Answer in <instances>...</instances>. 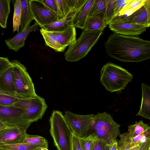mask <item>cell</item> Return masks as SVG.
Returning <instances> with one entry per match:
<instances>
[{
    "mask_svg": "<svg viewBox=\"0 0 150 150\" xmlns=\"http://www.w3.org/2000/svg\"><path fill=\"white\" fill-rule=\"evenodd\" d=\"M39 27L40 26L35 22L33 25L28 27L24 30L19 31L12 38L5 40L6 45L11 50L17 52L25 45V41L29 33L37 30Z\"/></svg>",
    "mask_w": 150,
    "mask_h": 150,
    "instance_id": "13",
    "label": "cell"
},
{
    "mask_svg": "<svg viewBox=\"0 0 150 150\" xmlns=\"http://www.w3.org/2000/svg\"><path fill=\"white\" fill-rule=\"evenodd\" d=\"M120 139L117 142V150H131L135 146L132 145L128 132H125L119 136Z\"/></svg>",
    "mask_w": 150,
    "mask_h": 150,
    "instance_id": "27",
    "label": "cell"
},
{
    "mask_svg": "<svg viewBox=\"0 0 150 150\" xmlns=\"http://www.w3.org/2000/svg\"><path fill=\"white\" fill-rule=\"evenodd\" d=\"M13 68L16 93L28 98L37 95L32 79L24 65L16 59L11 61Z\"/></svg>",
    "mask_w": 150,
    "mask_h": 150,
    "instance_id": "7",
    "label": "cell"
},
{
    "mask_svg": "<svg viewBox=\"0 0 150 150\" xmlns=\"http://www.w3.org/2000/svg\"><path fill=\"white\" fill-rule=\"evenodd\" d=\"M48 148L47 144H32L24 143L0 144V148L6 150H39L40 147Z\"/></svg>",
    "mask_w": 150,
    "mask_h": 150,
    "instance_id": "22",
    "label": "cell"
},
{
    "mask_svg": "<svg viewBox=\"0 0 150 150\" xmlns=\"http://www.w3.org/2000/svg\"><path fill=\"white\" fill-rule=\"evenodd\" d=\"M104 45L109 56L121 62L138 63L150 58V41L137 36L113 33Z\"/></svg>",
    "mask_w": 150,
    "mask_h": 150,
    "instance_id": "1",
    "label": "cell"
},
{
    "mask_svg": "<svg viewBox=\"0 0 150 150\" xmlns=\"http://www.w3.org/2000/svg\"><path fill=\"white\" fill-rule=\"evenodd\" d=\"M72 150H82L80 138L73 134L72 141Z\"/></svg>",
    "mask_w": 150,
    "mask_h": 150,
    "instance_id": "40",
    "label": "cell"
},
{
    "mask_svg": "<svg viewBox=\"0 0 150 150\" xmlns=\"http://www.w3.org/2000/svg\"><path fill=\"white\" fill-rule=\"evenodd\" d=\"M97 138L94 134L80 138L82 150H92L94 142Z\"/></svg>",
    "mask_w": 150,
    "mask_h": 150,
    "instance_id": "29",
    "label": "cell"
},
{
    "mask_svg": "<svg viewBox=\"0 0 150 150\" xmlns=\"http://www.w3.org/2000/svg\"><path fill=\"white\" fill-rule=\"evenodd\" d=\"M132 143L134 146L139 145L150 140V129L144 133L132 138H131Z\"/></svg>",
    "mask_w": 150,
    "mask_h": 150,
    "instance_id": "32",
    "label": "cell"
},
{
    "mask_svg": "<svg viewBox=\"0 0 150 150\" xmlns=\"http://www.w3.org/2000/svg\"><path fill=\"white\" fill-rule=\"evenodd\" d=\"M40 31L46 46L58 52H62L65 50V48L60 44L57 37L52 32L42 28L40 29Z\"/></svg>",
    "mask_w": 150,
    "mask_h": 150,
    "instance_id": "21",
    "label": "cell"
},
{
    "mask_svg": "<svg viewBox=\"0 0 150 150\" xmlns=\"http://www.w3.org/2000/svg\"><path fill=\"white\" fill-rule=\"evenodd\" d=\"M139 145L140 147L138 150H148L150 147V140L142 143Z\"/></svg>",
    "mask_w": 150,
    "mask_h": 150,
    "instance_id": "41",
    "label": "cell"
},
{
    "mask_svg": "<svg viewBox=\"0 0 150 150\" xmlns=\"http://www.w3.org/2000/svg\"><path fill=\"white\" fill-rule=\"evenodd\" d=\"M0 91L18 95L16 93L14 73L12 64L0 74Z\"/></svg>",
    "mask_w": 150,
    "mask_h": 150,
    "instance_id": "14",
    "label": "cell"
},
{
    "mask_svg": "<svg viewBox=\"0 0 150 150\" xmlns=\"http://www.w3.org/2000/svg\"><path fill=\"white\" fill-rule=\"evenodd\" d=\"M132 1V0H117L115 5L114 15L113 18L116 16L121 10L129 4Z\"/></svg>",
    "mask_w": 150,
    "mask_h": 150,
    "instance_id": "37",
    "label": "cell"
},
{
    "mask_svg": "<svg viewBox=\"0 0 150 150\" xmlns=\"http://www.w3.org/2000/svg\"><path fill=\"white\" fill-rule=\"evenodd\" d=\"M9 127L4 122L0 120V131Z\"/></svg>",
    "mask_w": 150,
    "mask_h": 150,
    "instance_id": "43",
    "label": "cell"
},
{
    "mask_svg": "<svg viewBox=\"0 0 150 150\" xmlns=\"http://www.w3.org/2000/svg\"><path fill=\"white\" fill-rule=\"evenodd\" d=\"M11 65L8 57H0V74Z\"/></svg>",
    "mask_w": 150,
    "mask_h": 150,
    "instance_id": "39",
    "label": "cell"
},
{
    "mask_svg": "<svg viewBox=\"0 0 150 150\" xmlns=\"http://www.w3.org/2000/svg\"><path fill=\"white\" fill-rule=\"evenodd\" d=\"M0 95H5L12 97H14L15 98H23L19 96L14 94L10 93H7L2 91H0Z\"/></svg>",
    "mask_w": 150,
    "mask_h": 150,
    "instance_id": "42",
    "label": "cell"
},
{
    "mask_svg": "<svg viewBox=\"0 0 150 150\" xmlns=\"http://www.w3.org/2000/svg\"><path fill=\"white\" fill-rule=\"evenodd\" d=\"M94 115H81L66 111L64 115L73 134L79 138L83 137L91 125Z\"/></svg>",
    "mask_w": 150,
    "mask_h": 150,
    "instance_id": "8",
    "label": "cell"
},
{
    "mask_svg": "<svg viewBox=\"0 0 150 150\" xmlns=\"http://www.w3.org/2000/svg\"><path fill=\"white\" fill-rule=\"evenodd\" d=\"M23 109L13 106L0 105V120L10 127L18 126L30 125L21 119Z\"/></svg>",
    "mask_w": 150,
    "mask_h": 150,
    "instance_id": "10",
    "label": "cell"
},
{
    "mask_svg": "<svg viewBox=\"0 0 150 150\" xmlns=\"http://www.w3.org/2000/svg\"><path fill=\"white\" fill-rule=\"evenodd\" d=\"M67 3L72 11H81L87 0H67Z\"/></svg>",
    "mask_w": 150,
    "mask_h": 150,
    "instance_id": "34",
    "label": "cell"
},
{
    "mask_svg": "<svg viewBox=\"0 0 150 150\" xmlns=\"http://www.w3.org/2000/svg\"><path fill=\"white\" fill-rule=\"evenodd\" d=\"M21 9L20 26L22 31L30 26L34 18L31 12L29 0H21Z\"/></svg>",
    "mask_w": 150,
    "mask_h": 150,
    "instance_id": "19",
    "label": "cell"
},
{
    "mask_svg": "<svg viewBox=\"0 0 150 150\" xmlns=\"http://www.w3.org/2000/svg\"><path fill=\"white\" fill-rule=\"evenodd\" d=\"M150 129V126L144 123L142 120L128 126V133L130 138H132L141 134Z\"/></svg>",
    "mask_w": 150,
    "mask_h": 150,
    "instance_id": "25",
    "label": "cell"
},
{
    "mask_svg": "<svg viewBox=\"0 0 150 150\" xmlns=\"http://www.w3.org/2000/svg\"><path fill=\"white\" fill-rule=\"evenodd\" d=\"M103 31L84 29L79 38L69 46L64 55L65 60L75 62L84 57L96 44Z\"/></svg>",
    "mask_w": 150,
    "mask_h": 150,
    "instance_id": "5",
    "label": "cell"
},
{
    "mask_svg": "<svg viewBox=\"0 0 150 150\" xmlns=\"http://www.w3.org/2000/svg\"><path fill=\"white\" fill-rule=\"evenodd\" d=\"M92 150H109L108 145L97 137Z\"/></svg>",
    "mask_w": 150,
    "mask_h": 150,
    "instance_id": "38",
    "label": "cell"
},
{
    "mask_svg": "<svg viewBox=\"0 0 150 150\" xmlns=\"http://www.w3.org/2000/svg\"><path fill=\"white\" fill-rule=\"evenodd\" d=\"M0 150H6L4 149H0Z\"/></svg>",
    "mask_w": 150,
    "mask_h": 150,
    "instance_id": "47",
    "label": "cell"
},
{
    "mask_svg": "<svg viewBox=\"0 0 150 150\" xmlns=\"http://www.w3.org/2000/svg\"><path fill=\"white\" fill-rule=\"evenodd\" d=\"M120 126L114 121L110 114L106 112H98L94 115L84 137L94 134L109 146L117 142V137L121 134Z\"/></svg>",
    "mask_w": 150,
    "mask_h": 150,
    "instance_id": "2",
    "label": "cell"
},
{
    "mask_svg": "<svg viewBox=\"0 0 150 150\" xmlns=\"http://www.w3.org/2000/svg\"><path fill=\"white\" fill-rule=\"evenodd\" d=\"M56 1L63 18L72 11L70 8L67 0H56Z\"/></svg>",
    "mask_w": 150,
    "mask_h": 150,
    "instance_id": "36",
    "label": "cell"
},
{
    "mask_svg": "<svg viewBox=\"0 0 150 150\" xmlns=\"http://www.w3.org/2000/svg\"><path fill=\"white\" fill-rule=\"evenodd\" d=\"M56 36L60 44L65 49L75 42L76 32L74 27L70 26L60 31L52 32Z\"/></svg>",
    "mask_w": 150,
    "mask_h": 150,
    "instance_id": "16",
    "label": "cell"
},
{
    "mask_svg": "<svg viewBox=\"0 0 150 150\" xmlns=\"http://www.w3.org/2000/svg\"><path fill=\"white\" fill-rule=\"evenodd\" d=\"M148 150H150V147L149 148Z\"/></svg>",
    "mask_w": 150,
    "mask_h": 150,
    "instance_id": "48",
    "label": "cell"
},
{
    "mask_svg": "<svg viewBox=\"0 0 150 150\" xmlns=\"http://www.w3.org/2000/svg\"><path fill=\"white\" fill-rule=\"evenodd\" d=\"M49 122L50 132L58 150H72L73 133L62 112L53 110Z\"/></svg>",
    "mask_w": 150,
    "mask_h": 150,
    "instance_id": "4",
    "label": "cell"
},
{
    "mask_svg": "<svg viewBox=\"0 0 150 150\" xmlns=\"http://www.w3.org/2000/svg\"><path fill=\"white\" fill-rule=\"evenodd\" d=\"M117 0H107L105 14L106 25H108L114 15V6Z\"/></svg>",
    "mask_w": 150,
    "mask_h": 150,
    "instance_id": "31",
    "label": "cell"
},
{
    "mask_svg": "<svg viewBox=\"0 0 150 150\" xmlns=\"http://www.w3.org/2000/svg\"><path fill=\"white\" fill-rule=\"evenodd\" d=\"M30 125L8 127L0 131V144L22 143Z\"/></svg>",
    "mask_w": 150,
    "mask_h": 150,
    "instance_id": "11",
    "label": "cell"
},
{
    "mask_svg": "<svg viewBox=\"0 0 150 150\" xmlns=\"http://www.w3.org/2000/svg\"><path fill=\"white\" fill-rule=\"evenodd\" d=\"M39 150H48L47 148L42 147L39 149Z\"/></svg>",
    "mask_w": 150,
    "mask_h": 150,
    "instance_id": "46",
    "label": "cell"
},
{
    "mask_svg": "<svg viewBox=\"0 0 150 150\" xmlns=\"http://www.w3.org/2000/svg\"><path fill=\"white\" fill-rule=\"evenodd\" d=\"M106 0H94L89 16L98 17L105 20Z\"/></svg>",
    "mask_w": 150,
    "mask_h": 150,
    "instance_id": "23",
    "label": "cell"
},
{
    "mask_svg": "<svg viewBox=\"0 0 150 150\" xmlns=\"http://www.w3.org/2000/svg\"></svg>",
    "mask_w": 150,
    "mask_h": 150,
    "instance_id": "49",
    "label": "cell"
},
{
    "mask_svg": "<svg viewBox=\"0 0 150 150\" xmlns=\"http://www.w3.org/2000/svg\"><path fill=\"white\" fill-rule=\"evenodd\" d=\"M18 98L11 96L0 95V105L4 106H11L17 102Z\"/></svg>",
    "mask_w": 150,
    "mask_h": 150,
    "instance_id": "35",
    "label": "cell"
},
{
    "mask_svg": "<svg viewBox=\"0 0 150 150\" xmlns=\"http://www.w3.org/2000/svg\"><path fill=\"white\" fill-rule=\"evenodd\" d=\"M139 145H137L131 149V150H138L139 148Z\"/></svg>",
    "mask_w": 150,
    "mask_h": 150,
    "instance_id": "45",
    "label": "cell"
},
{
    "mask_svg": "<svg viewBox=\"0 0 150 150\" xmlns=\"http://www.w3.org/2000/svg\"><path fill=\"white\" fill-rule=\"evenodd\" d=\"M106 26L105 20L98 17L88 16L84 29L90 30H103Z\"/></svg>",
    "mask_w": 150,
    "mask_h": 150,
    "instance_id": "24",
    "label": "cell"
},
{
    "mask_svg": "<svg viewBox=\"0 0 150 150\" xmlns=\"http://www.w3.org/2000/svg\"><path fill=\"white\" fill-rule=\"evenodd\" d=\"M11 106L23 109L22 120L31 124L41 119L47 108L45 99L37 95L33 98L19 99Z\"/></svg>",
    "mask_w": 150,
    "mask_h": 150,
    "instance_id": "6",
    "label": "cell"
},
{
    "mask_svg": "<svg viewBox=\"0 0 150 150\" xmlns=\"http://www.w3.org/2000/svg\"><path fill=\"white\" fill-rule=\"evenodd\" d=\"M144 10L130 21L125 22L142 25L146 28L150 26V1L146 0L144 4Z\"/></svg>",
    "mask_w": 150,
    "mask_h": 150,
    "instance_id": "20",
    "label": "cell"
},
{
    "mask_svg": "<svg viewBox=\"0 0 150 150\" xmlns=\"http://www.w3.org/2000/svg\"><path fill=\"white\" fill-rule=\"evenodd\" d=\"M80 11L71 12L62 19L40 27L41 28L51 32L63 31L71 25L72 21L78 15Z\"/></svg>",
    "mask_w": 150,
    "mask_h": 150,
    "instance_id": "15",
    "label": "cell"
},
{
    "mask_svg": "<svg viewBox=\"0 0 150 150\" xmlns=\"http://www.w3.org/2000/svg\"><path fill=\"white\" fill-rule=\"evenodd\" d=\"M21 9V0L15 1L13 17V32L19 31Z\"/></svg>",
    "mask_w": 150,
    "mask_h": 150,
    "instance_id": "28",
    "label": "cell"
},
{
    "mask_svg": "<svg viewBox=\"0 0 150 150\" xmlns=\"http://www.w3.org/2000/svg\"><path fill=\"white\" fill-rule=\"evenodd\" d=\"M10 0H0V25L6 27L7 20L10 13Z\"/></svg>",
    "mask_w": 150,
    "mask_h": 150,
    "instance_id": "26",
    "label": "cell"
},
{
    "mask_svg": "<svg viewBox=\"0 0 150 150\" xmlns=\"http://www.w3.org/2000/svg\"><path fill=\"white\" fill-rule=\"evenodd\" d=\"M94 1V0H87L78 15L72 21L70 26L82 29H84L86 22Z\"/></svg>",
    "mask_w": 150,
    "mask_h": 150,
    "instance_id": "18",
    "label": "cell"
},
{
    "mask_svg": "<svg viewBox=\"0 0 150 150\" xmlns=\"http://www.w3.org/2000/svg\"><path fill=\"white\" fill-rule=\"evenodd\" d=\"M109 150H117V142L113 143L111 146H109Z\"/></svg>",
    "mask_w": 150,
    "mask_h": 150,
    "instance_id": "44",
    "label": "cell"
},
{
    "mask_svg": "<svg viewBox=\"0 0 150 150\" xmlns=\"http://www.w3.org/2000/svg\"><path fill=\"white\" fill-rule=\"evenodd\" d=\"M45 6L56 13L61 18H63L60 12L56 0H40Z\"/></svg>",
    "mask_w": 150,
    "mask_h": 150,
    "instance_id": "33",
    "label": "cell"
},
{
    "mask_svg": "<svg viewBox=\"0 0 150 150\" xmlns=\"http://www.w3.org/2000/svg\"><path fill=\"white\" fill-rule=\"evenodd\" d=\"M22 143L32 144L48 145L47 140L43 137L36 135H30L26 133Z\"/></svg>",
    "mask_w": 150,
    "mask_h": 150,
    "instance_id": "30",
    "label": "cell"
},
{
    "mask_svg": "<svg viewBox=\"0 0 150 150\" xmlns=\"http://www.w3.org/2000/svg\"><path fill=\"white\" fill-rule=\"evenodd\" d=\"M110 30L116 33L125 35L137 36L144 32V25L122 21H113L108 24Z\"/></svg>",
    "mask_w": 150,
    "mask_h": 150,
    "instance_id": "12",
    "label": "cell"
},
{
    "mask_svg": "<svg viewBox=\"0 0 150 150\" xmlns=\"http://www.w3.org/2000/svg\"><path fill=\"white\" fill-rule=\"evenodd\" d=\"M100 81L106 91L120 93L133 78L125 68L111 62L104 64L100 71Z\"/></svg>",
    "mask_w": 150,
    "mask_h": 150,
    "instance_id": "3",
    "label": "cell"
},
{
    "mask_svg": "<svg viewBox=\"0 0 150 150\" xmlns=\"http://www.w3.org/2000/svg\"><path fill=\"white\" fill-rule=\"evenodd\" d=\"M30 8L35 23L40 27L50 24L61 18L40 0H29Z\"/></svg>",
    "mask_w": 150,
    "mask_h": 150,
    "instance_id": "9",
    "label": "cell"
},
{
    "mask_svg": "<svg viewBox=\"0 0 150 150\" xmlns=\"http://www.w3.org/2000/svg\"><path fill=\"white\" fill-rule=\"evenodd\" d=\"M142 99L139 110L136 116L150 120V87L142 83Z\"/></svg>",
    "mask_w": 150,
    "mask_h": 150,
    "instance_id": "17",
    "label": "cell"
}]
</instances>
